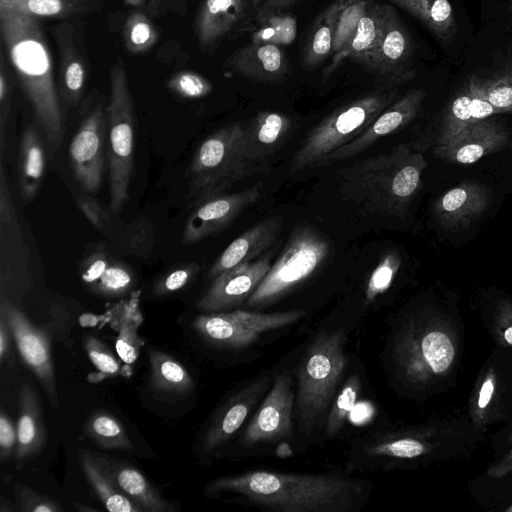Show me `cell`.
I'll return each mask as SVG.
<instances>
[{
	"label": "cell",
	"mask_w": 512,
	"mask_h": 512,
	"mask_svg": "<svg viewBox=\"0 0 512 512\" xmlns=\"http://www.w3.org/2000/svg\"><path fill=\"white\" fill-rule=\"evenodd\" d=\"M466 325L452 295L427 294L411 303L395 324L391 368L400 391L424 402L446 393L458 380Z\"/></svg>",
	"instance_id": "obj_1"
},
{
	"label": "cell",
	"mask_w": 512,
	"mask_h": 512,
	"mask_svg": "<svg viewBox=\"0 0 512 512\" xmlns=\"http://www.w3.org/2000/svg\"><path fill=\"white\" fill-rule=\"evenodd\" d=\"M365 490L364 483L356 479L264 470L220 477L205 488L207 495L233 492L282 512H347L363 500Z\"/></svg>",
	"instance_id": "obj_2"
},
{
	"label": "cell",
	"mask_w": 512,
	"mask_h": 512,
	"mask_svg": "<svg viewBox=\"0 0 512 512\" xmlns=\"http://www.w3.org/2000/svg\"><path fill=\"white\" fill-rule=\"evenodd\" d=\"M0 30L22 91L53 156L63 139L64 117L50 49L39 18L0 6Z\"/></svg>",
	"instance_id": "obj_3"
},
{
	"label": "cell",
	"mask_w": 512,
	"mask_h": 512,
	"mask_svg": "<svg viewBox=\"0 0 512 512\" xmlns=\"http://www.w3.org/2000/svg\"><path fill=\"white\" fill-rule=\"evenodd\" d=\"M427 167L424 155L409 143L361 159L340 171L342 194L370 213L404 218L420 190Z\"/></svg>",
	"instance_id": "obj_4"
},
{
	"label": "cell",
	"mask_w": 512,
	"mask_h": 512,
	"mask_svg": "<svg viewBox=\"0 0 512 512\" xmlns=\"http://www.w3.org/2000/svg\"><path fill=\"white\" fill-rule=\"evenodd\" d=\"M269 170V163L248 154L244 124H228L206 137L193 154L186 172L189 204L195 207L237 182Z\"/></svg>",
	"instance_id": "obj_5"
},
{
	"label": "cell",
	"mask_w": 512,
	"mask_h": 512,
	"mask_svg": "<svg viewBox=\"0 0 512 512\" xmlns=\"http://www.w3.org/2000/svg\"><path fill=\"white\" fill-rule=\"evenodd\" d=\"M340 330L322 332L312 341L297 371L294 415L301 433L310 434L334 401L348 364Z\"/></svg>",
	"instance_id": "obj_6"
},
{
	"label": "cell",
	"mask_w": 512,
	"mask_h": 512,
	"mask_svg": "<svg viewBox=\"0 0 512 512\" xmlns=\"http://www.w3.org/2000/svg\"><path fill=\"white\" fill-rule=\"evenodd\" d=\"M397 96L395 89L372 92L334 110L307 133L292 157L289 172L319 167L329 154L360 135Z\"/></svg>",
	"instance_id": "obj_7"
},
{
	"label": "cell",
	"mask_w": 512,
	"mask_h": 512,
	"mask_svg": "<svg viewBox=\"0 0 512 512\" xmlns=\"http://www.w3.org/2000/svg\"><path fill=\"white\" fill-rule=\"evenodd\" d=\"M109 127L110 210L120 213L129 199L134 170L135 111L123 60L110 72V95L106 108Z\"/></svg>",
	"instance_id": "obj_8"
},
{
	"label": "cell",
	"mask_w": 512,
	"mask_h": 512,
	"mask_svg": "<svg viewBox=\"0 0 512 512\" xmlns=\"http://www.w3.org/2000/svg\"><path fill=\"white\" fill-rule=\"evenodd\" d=\"M329 253L330 243L317 229L310 225L295 227L247 305L258 308L279 300L309 278Z\"/></svg>",
	"instance_id": "obj_9"
},
{
	"label": "cell",
	"mask_w": 512,
	"mask_h": 512,
	"mask_svg": "<svg viewBox=\"0 0 512 512\" xmlns=\"http://www.w3.org/2000/svg\"><path fill=\"white\" fill-rule=\"evenodd\" d=\"M465 412L484 434L512 418V349L492 346L476 374Z\"/></svg>",
	"instance_id": "obj_10"
},
{
	"label": "cell",
	"mask_w": 512,
	"mask_h": 512,
	"mask_svg": "<svg viewBox=\"0 0 512 512\" xmlns=\"http://www.w3.org/2000/svg\"><path fill=\"white\" fill-rule=\"evenodd\" d=\"M302 310L257 313L244 310L203 313L193 321L195 331L207 342L225 348H243L265 332L297 322Z\"/></svg>",
	"instance_id": "obj_11"
},
{
	"label": "cell",
	"mask_w": 512,
	"mask_h": 512,
	"mask_svg": "<svg viewBox=\"0 0 512 512\" xmlns=\"http://www.w3.org/2000/svg\"><path fill=\"white\" fill-rule=\"evenodd\" d=\"M0 317L6 321L23 362L40 382L52 407L58 408L59 400L48 335L36 327L24 312L5 296L0 297Z\"/></svg>",
	"instance_id": "obj_12"
},
{
	"label": "cell",
	"mask_w": 512,
	"mask_h": 512,
	"mask_svg": "<svg viewBox=\"0 0 512 512\" xmlns=\"http://www.w3.org/2000/svg\"><path fill=\"white\" fill-rule=\"evenodd\" d=\"M107 111L99 103L88 109L69 144V162L81 189L99 190L104 171Z\"/></svg>",
	"instance_id": "obj_13"
},
{
	"label": "cell",
	"mask_w": 512,
	"mask_h": 512,
	"mask_svg": "<svg viewBox=\"0 0 512 512\" xmlns=\"http://www.w3.org/2000/svg\"><path fill=\"white\" fill-rule=\"evenodd\" d=\"M367 70L386 89L404 84L417 74L411 35L391 5L384 4L382 35Z\"/></svg>",
	"instance_id": "obj_14"
},
{
	"label": "cell",
	"mask_w": 512,
	"mask_h": 512,
	"mask_svg": "<svg viewBox=\"0 0 512 512\" xmlns=\"http://www.w3.org/2000/svg\"><path fill=\"white\" fill-rule=\"evenodd\" d=\"M295 397L290 373L283 370L276 374L270 391L245 430L244 443L256 445L290 436Z\"/></svg>",
	"instance_id": "obj_15"
},
{
	"label": "cell",
	"mask_w": 512,
	"mask_h": 512,
	"mask_svg": "<svg viewBox=\"0 0 512 512\" xmlns=\"http://www.w3.org/2000/svg\"><path fill=\"white\" fill-rule=\"evenodd\" d=\"M260 192V184H255L248 189L222 193L199 203L185 222L182 242L194 244L221 232L258 200Z\"/></svg>",
	"instance_id": "obj_16"
},
{
	"label": "cell",
	"mask_w": 512,
	"mask_h": 512,
	"mask_svg": "<svg viewBox=\"0 0 512 512\" xmlns=\"http://www.w3.org/2000/svg\"><path fill=\"white\" fill-rule=\"evenodd\" d=\"M272 264V253L239 264L213 279L197 301L202 313L221 312L241 305L252 295Z\"/></svg>",
	"instance_id": "obj_17"
},
{
	"label": "cell",
	"mask_w": 512,
	"mask_h": 512,
	"mask_svg": "<svg viewBox=\"0 0 512 512\" xmlns=\"http://www.w3.org/2000/svg\"><path fill=\"white\" fill-rule=\"evenodd\" d=\"M425 97L423 89H413L397 98L360 135L329 154L319 167L352 158L381 138L403 129L417 116Z\"/></svg>",
	"instance_id": "obj_18"
},
{
	"label": "cell",
	"mask_w": 512,
	"mask_h": 512,
	"mask_svg": "<svg viewBox=\"0 0 512 512\" xmlns=\"http://www.w3.org/2000/svg\"><path fill=\"white\" fill-rule=\"evenodd\" d=\"M502 111L476 96L466 84L441 111L439 119L420 137L415 146L426 149L449 141L468 126Z\"/></svg>",
	"instance_id": "obj_19"
},
{
	"label": "cell",
	"mask_w": 512,
	"mask_h": 512,
	"mask_svg": "<svg viewBox=\"0 0 512 512\" xmlns=\"http://www.w3.org/2000/svg\"><path fill=\"white\" fill-rule=\"evenodd\" d=\"M508 140V130L492 116L468 126L446 143L434 147L433 153L445 161L468 165L503 149Z\"/></svg>",
	"instance_id": "obj_20"
},
{
	"label": "cell",
	"mask_w": 512,
	"mask_h": 512,
	"mask_svg": "<svg viewBox=\"0 0 512 512\" xmlns=\"http://www.w3.org/2000/svg\"><path fill=\"white\" fill-rule=\"evenodd\" d=\"M491 190L478 182L462 181L442 194L433 205L438 224L448 231L468 228L490 206Z\"/></svg>",
	"instance_id": "obj_21"
},
{
	"label": "cell",
	"mask_w": 512,
	"mask_h": 512,
	"mask_svg": "<svg viewBox=\"0 0 512 512\" xmlns=\"http://www.w3.org/2000/svg\"><path fill=\"white\" fill-rule=\"evenodd\" d=\"M268 385V377L258 378L229 398L203 436L201 449L204 453H212L228 442L243 425Z\"/></svg>",
	"instance_id": "obj_22"
},
{
	"label": "cell",
	"mask_w": 512,
	"mask_h": 512,
	"mask_svg": "<svg viewBox=\"0 0 512 512\" xmlns=\"http://www.w3.org/2000/svg\"><path fill=\"white\" fill-rule=\"evenodd\" d=\"M54 35L59 52V97L67 106H77L88 78V60L70 23L59 24Z\"/></svg>",
	"instance_id": "obj_23"
},
{
	"label": "cell",
	"mask_w": 512,
	"mask_h": 512,
	"mask_svg": "<svg viewBox=\"0 0 512 512\" xmlns=\"http://www.w3.org/2000/svg\"><path fill=\"white\" fill-rule=\"evenodd\" d=\"M282 226L283 217L275 215L240 234L215 260L209 270V278L213 280L239 264L253 261L277 240Z\"/></svg>",
	"instance_id": "obj_24"
},
{
	"label": "cell",
	"mask_w": 512,
	"mask_h": 512,
	"mask_svg": "<svg viewBox=\"0 0 512 512\" xmlns=\"http://www.w3.org/2000/svg\"><path fill=\"white\" fill-rule=\"evenodd\" d=\"M224 67L260 83H278L288 74L285 52L274 44L250 43L235 51Z\"/></svg>",
	"instance_id": "obj_25"
},
{
	"label": "cell",
	"mask_w": 512,
	"mask_h": 512,
	"mask_svg": "<svg viewBox=\"0 0 512 512\" xmlns=\"http://www.w3.org/2000/svg\"><path fill=\"white\" fill-rule=\"evenodd\" d=\"M383 21L384 4L369 1L366 13L360 19L354 33L333 55L331 64L324 70L323 76L331 75L339 63L347 58L359 63L367 70L382 35Z\"/></svg>",
	"instance_id": "obj_26"
},
{
	"label": "cell",
	"mask_w": 512,
	"mask_h": 512,
	"mask_svg": "<svg viewBox=\"0 0 512 512\" xmlns=\"http://www.w3.org/2000/svg\"><path fill=\"white\" fill-rule=\"evenodd\" d=\"M467 85L471 92L505 113L512 114V48L475 71Z\"/></svg>",
	"instance_id": "obj_27"
},
{
	"label": "cell",
	"mask_w": 512,
	"mask_h": 512,
	"mask_svg": "<svg viewBox=\"0 0 512 512\" xmlns=\"http://www.w3.org/2000/svg\"><path fill=\"white\" fill-rule=\"evenodd\" d=\"M246 0H204L196 19V34L202 48L220 42L247 16Z\"/></svg>",
	"instance_id": "obj_28"
},
{
	"label": "cell",
	"mask_w": 512,
	"mask_h": 512,
	"mask_svg": "<svg viewBox=\"0 0 512 512\" xmlns=\"http://www.w3.org/2000/svg\"><path fill=\"white\" fill-rule=\"evenodd\" d=\"M292 129V120L275 111H260L244 125V137L248 154L258 161L269 163V158L279 150Z\"/></svg>",
	"instance_id": "obj_29"
},
{
	"label": "cell",
	"mask_w": 512,
	"mask_h": 512,
	"mask_svg": "<svg viewBox=\"0 0 512 512\" xmlns=\"http://www.w3.org/2000/svg\"><path fill=\"white\" fill-rule=\"evenodd\" d=\"M80 277L97 294L116 297L126 293L134 284L132 269L111 258L105 252H94L80 265Z\"/></svg>",
	"instance_id": "obj_30"
},
{
	"label": "cell",
	"mask_w": 512,
	"mask_h": 512,
	"mask_svg": "<svg viewBox=\"0 0 512 512\" xmlns=\"http://www.w3.org/2000/svg\"><path fill=\"white\" fill-rule=\"evenodd\" d=\"M15 461L22 463L36 455L45 443V427L38 396L29 383L19 389V418L16 426Z\"/></svg>",
	"instance_id": "obj_31"
},
{
	"label": "cell",
	"mask_w": 512,
	"mask_h": 512,
	"mask_svg": "<svg viewBox=\"0 0 512 512\" xmlns=\"http://www.w3.org/2000/svg\"><path fill=\"white\" fill-rule=\"evenodd\" d=\"M45 170L43 140L34 125H27L20 138L18 151V185L23 200L32 201L41 186Z\"/></svg>",
	"instance_id": "obj_32"
},
{
	"label": "cell",
	"mask_w": 512,
	"mask_h": 512,
	"mask_svg": "<svg viewBox=\"0 0 512 512\" xmlns=\"http://www.w3.org/2000/svg\"><path fill=\"white\" fill-rule=\"evenodd\" d=\"M149 388L160 397L183 398L191 393L194 383L186 368L161 351L149 352Z\"/></svg>",
	"instance_id": "obj_33"
},
{
	"label": "cell",
	"mask_w": 512,
	"mask_h": 512,
	"mask_svg": "<svg viewBox=\"0 0 512 512\" xmlns=\"http://www.w3.org/2000/svg\"><path fill=\"white\" fill-rule=\"evenodd\" d=\"M418 19L445 44L457 35L455 12L449 0H385Z\"/></svg>",
	"instance_id": "obj_34"
},
{
	"label": "cell",
	"mask_w": 512,
	"mask_h": 512,
	"mask_svg": "<svg viewBox=\"0 0 512 512\" xmlns=\"http://www.w3.org/2000/svg\"><path fill=\"white\" fill-rule=\"evenodd\" d=\"M477 318L493 346L512 349V296L485 294L477 305Z\"/></svg>",
	"instance_id": "obj_35"
},
{
	"label": "cell",
	"mask_w": 512,
	"mask_h": 512,
	"mask_svg": "<svg viewBox=\"0 0 512 512\" xmlns=\"http://www.w3.org/2000/svg\"><path fill=\"white\" fill-rule=\"evenodd\" d=\"M80 465L83 473L97 493L99 499L111 512H141L143 511L118 487L111 473L87 451L79 452Z\"/></svg>",
	"instance_id": "obj_36"
},
{
	"label": "cell",
	"mask_w": 512,
	"mask_h": 512,
	"mask_svg": "<svg viewBox=\"0 0 512 512\" xmlns=\"http://www.w3.org/2000/svg\"><path fill=\"white\" fill-rule=\"evenodd\" d=\"M343 2L344 0H336L315 20L304 46L303 66L305 69L317 67L333 54L335 25Z\"/></svg>",
	"instance_id": "obj_37"
},
{
	"label": "cell",
	"mask_w": 512,
	"mask_h": 512,
	"mask_svg": "<svg viewBox=\"0 0 512 512\" xmlns=\"http://www.w3.org/2000/svg\"><path fill=\"white\" fill-rule=\"evenodd\" d=\"M115 482L123 493L143 511L173 512L175 507L164 500L145 476L131 466H117Z\"/></svg>",
	"instance_id": "obj_38"
},
{
	"label": "cell",
	"mask_w": 512,
	"mask_h": 512,
	"mask_svg": "<svg viewBox=\"0 0 512 512\" xmlns=\"http://www.w3.org/2000/svg\"><path fill=\"white\" fill-rule=\"evenodd\" d=\"M104 0H0V6L23 11L36 18H66L100 9Z\"/></svg>",
	"instance_id": "obj_39"
},
{
	"label": "cell",
	"mask_w": 512,
	"mask_h": 512,
	"mask_svg": "<svg viewBox=\"0 0 512 512\" xmlns=\"http://www.w3.org/2000/svg\"><path fill=\"white\" fill-rule=\"evenodd\" d=\"M88 436L101 448L133 451L134 446L122 424L107 413H96L85 425Z\"/></svg>",
	"instance_id": "obj_40"
},
{
	"label": "cell",
	"mask_w": 512,
	"mask_h": 512,
	"mask_svg": "<svg viewBox=\"0 0 512 512\" xmlns=\"http://www.w3.org/2000/svg\"><path fill=\"white\" fill-rule=\"evenodd\" d=\"M493 459L484 476L491 480H512V418L490 436Z\"/></svg>",
	"instance_id": "obj_41"
},
{
	"label": "cell",
	"mask_w": 512,
	"mask_h": 512,
	"mask_svg": "<svg viewBox=\"0 0 512 512\" xmlns=\"http://www.w3.org/2000/svg\"><path fill=\"white\" fill-rule=\"evenodd\" d=\"M259 20V28L252 33L253 44L289 45L297 33V22L290 14L276 13Z\"/></svg>",
	"instance_id": "obj_42"
},
{
	"label": "cell",
	"mask_w": 512,
	"mask_h": 512,
	"mask_svg": "<svg viewBox=\"0 0 512 512\" xmlns=\"http://www.w3.org/2000/svg\"><path fill=\"white\" fill-rule=\"evenodd\" d=\"M158 38V32L146 12L135 10L128 15L124 23L123 39L129 52L145 53L155 45Z\"/></svg>",
	"instance_id": "obj_43"
},
{
	"label": "cell",
	"mask_w": 512,
	"mask_h": 512,
	"mask_svg": "<svg viewBox=\"0 0 512 512\" xmlns=\"http://www.w3.org/2000/svg\"><path fill=\"white\" fill-rule=\"evenodd\" d=\"M360 385L359 377L352 375L342 386L341 391L333 401L330 412L327 415L325 432L328 436H335L342 428L348 414L356 404Z\"/></svg>",
	"instance_id": "obj_44"
},
{
	"label": "cell",
	"mask_w": 512,
	"mask_h": 512,
	"mask_svg": "<svg viewBox=\"0 0 512 512\" xmlns=\"http://www.w3.org/2000/svg\"><path fill=\"white\" fill-rule=\"evenodd\" d=\"M368 3L367 0H344L335 25L333 55L343 47L354 33L360 19L366 13Z\"/></svg>",
	"instance_id": "obj_45"
},
{
	"label": "cell",
	"mask_w": 512,
	"mask_h": 512,
	"mask_svg": "<svg viewBox=\"0 0 512 512\" xmlns=\"http://www.w3.org/2000/svg\"><path fill=\"white\" fill-rule=\"evenodd\" d=\"M401 265V259L396 252L386 253L370 275L366 289L365 299L372 302L380 294L387 291Z\"/></svg>",
	"instance_id": "obj_46"
},
{
	"label": "cell",
	"mask_w": 512,
	"mask_h": 512,
	"mask_svg": "<svg viewBox=\"0 0 512 512\" xmlns=\"http://www.w3.org/2000/svg\"><path fill=\"white\" fill-rule=\"evenodd\" d=\"M167 88L184 99H200L213 90L212 83L195 71H179L167 82Z\"/></svg>",
	"instance_id": "obj_47"
},
{
	"label": "cell",
	"mask_w": 512,
	"mask_h": 512,
	"mask_svg": "<svg viewBox=\"0 0 512 512\" xmlns=\"http://www.w3.org/2000/svg\"><path fill=\"white\" fill-rule=\"evenodd\" d=\"M200 269L199 264L194 262L177 266L156 281L154 293L165 296L185 288L196 278Z\"/></svg>",
	"instance_id": "obj_48"
},
{
	"label": "cell",
	"mask_w": 512,
	"mask_h": 512,
	"mask_svg": "<svg viewBox=\"0 0 512 512\" xmlns=\"http://www.w3.org/2000/svg\"><path fill=\"white\" fill-rule=\"evenodd\" d=\"M15 494L19 503V510L22 512H61L62 508L55 500L40 495L31 488L22 485H15Z\"/></svg>",
	"instance_id": "obj_49"
},
{
	"label": "cell",
	"mask_w": 512,
	"mask_h": 512,
	"mask_svg": "<svg viewBox=\"0 0 512 512\" xmlns=\"http://www.w3.org/2000/svg\"><path fill=\"white\" fill-rule=\"evenodd\" d=\"M84 347L90 361L104 375H116L119 371V363L106 345L99 339L88 336Z\"/></svg>",
	"instance_id": "obj_50"
},
{
	"label": "cell",
	"mask_w": 512,
	"mask_h": 512,
	"mask_svg": "<svg viewBox=\"0 0 512 512\" xmlns=\"http://www.w3.org/2000/svg\"><path fill=\"white\" fill-rule=\"evenodd\" d=\"M11 107V85L6 70L3 55L0 62V156L4 158L5 149V128L8 122Z\"/></svg>",
	"instance_id": "obj_51"
},
{
	"label": "cell",
	"mask_w": 512,
	"mask_h": 512,
	"mask_svg": "<svg viewBox=\"0 0 512 512\" xmlns=\"http://www.w3.org/2000/svg\"><path fill=\"white\" fill-rule=\"evenodd\" d=\"M77 205L94 228L101 230L108 223L110 219L108 212L97 199L86 191L82 190L77 196Z\"/></svg>",
	"instance_id": "obj_52"
},
{
	"label": "cell",
	"mask_w": 512,
	"mask_h": 512,
	"mask_svg": "<svg viewBox=\"0 0 512 512\" xmlns=\"http://www.w3.org/2000/svg\"><path fill=\"white\" fill-rule=\"evenodd\" d=\"M17 445V429L9 417L4 413L0 414V456L7 459L15 451Z\"/></svg>",
	"instance_id": "obj_53"
},
{
	"label": "cell",
	"mask_w": 512,
	"mask_h": 512,
	"mask_svg": "<svg viewBox=\"0 0 512 512\" xmlns=\"http://www.w3.org/2000/svg\"><path fill=\"white\" fill-rule=\"evenodd\" d=\"M134 336V333L130 330H123L116 342V350L119 356L123 361L128 363H132L136 360L138 355V349L133 338Z\"/></svg>",
	"instance_id": "obj_54"
},
{
	"label": "cell",
	"mask_w": 512,
	"mask_h": 512,
	"mask_svg": "<svg viewBox=\"0 0 512 512\" xmlns=\"http://www.w3.org/2000/svg\"><path fill=\"white\" fill-rule=\"evenodd\" d=\"M298 1L299 0H264L256 10V16L258 19H262L271 14L281 13Z\"/></svg>",
	"instance_id": "obj_55"
},
{
	"label": "cell",
	"mask_w": 512,
	"mask_h": 512,
	"mask_svg": "<svg viewBox=\"0 0 512 512\" xmlns=\"http://www.w3.org/2000/svg\"><path fill=\"white\" fill-rule=\"evenodd\" d=\"M11 331L6 321L0 317V360L3 363L11 354Z\"/></svg>",
	"instance_id": "obj_56"
},
{
	"label": "cell",
	"mask_w": 512,
	"mask_h": 512,
	"mask_svg": "<svg viewBox=\"0 0 512 512\" xmlns=\"http://www.w3.org/2000/svg\"><path fill=\"white\" fill-rule=\"evenodd\" d=\"M131 7L146 12L149 16H156L160 8V0H124Z\"/></svg>",
	"instance_id": "obj_57"
},
{
	"label": "cell",
	"mask_w": 512,
	"mask_h": 512,
	"mask_svg": "<svg viewBox=\"0 0 512 512\" xmlns=\"http://www.w3.org/2000/svg\"><path fill=\"white\" fill-rule=\"evenodd\" d=\"M277 454L279 456H288L291 454V450H290V447L285 444V443H282L279 447H278V451H277Z\"/></svg>",
	"instance_id": "obj_58"
},
{
	"label": "cell",
	"mask_w": 512,
	"mask_h": 512,
	"mask_svg": "<svg viewBox=\"0 0 512 512\" xmlns=\"http://www.w3.org/2000/svg\"><path fill=\"white\" fill-rule=\"evenodd\" d=\"M75 508L77 511L84 512V511H95L94 508H90L87 506H84L83 504L76 503Z\"/></svg>",
	"instance_id": "obj_59"
},
{
	"label": "cell",
	"mask_w": 512,
	"mask_h": 512,
	"mask_svg": "<svg viewBox=\"0 0 512 512\" xmlns=\"http://www.w3.org/2000/svg\"><path fill=\"white\" fill-rule=\"evenodd\" d=\"M253 5L254 9L257 10L264 0H249Z\"/></svg>",
	"instance_id": "obj_60"
},
{
	"label": "cell",
	"mask_w": 512,
	"mask_h": 512,
	"mask_svg": "<svg viewBox=\"0 0 512 512\" xmlns=\"http://www.w3.org/2000/svg\"><path fill=\"white\" fill-rule=\"evenodd\" d=\"M503 510L505 512H512V501Z\"/></svg>",
	"instance_id": "obj_61"
}]
</instances>
